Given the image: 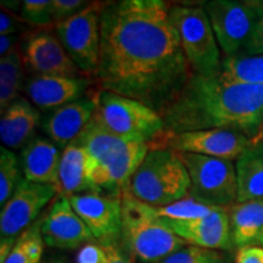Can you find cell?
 Here are the masks:
<instances>
[{"mask_svg":"<svg viewBox=\"0 0 263 263\" xmlns=\"http://www.w3.org/2000/svg\"><path fill=\"white\" fill-rule=\"evenodd\" d=\"M171 5L161 0H121L100 15V52L95 82L110 91L161 112L194 74Z\"/></svg>","mask_w":263,"mask_h":263,"instance_id":"cell-1","label":"cell"},{"mask_svg":"<svg viewBox=\"0 0 263 263\" xmlns=\"http://www.w3.org/2000/svg\"><path fill=\"white\" fill-rule=\"evenodd\" d=\"M168 134L233 129L255 140L263 126V85L240 84L219 73H194L161 112Z\"/></svg>","mask_w":263,"mask_h":263,"instance_id":"cell-2","label":"cell"},{"mask_svg":"<svg viewBox=\"0 0 263 263\" xmlns=\"http://www.w3.org/2000/svg\"><path fill=\"white\" fill-rule=\"evenodd\" d=\"M122 239L129 251L145 263H159L186 244L156 211L129 193H122Z\"/></svg>","mask_w":263,"mask_h":263,"instance_id":"cell-3","label":"cell"},{"mask_svg":"<svg viewBox=\"0 0 263 263\" xmlns=\"http://www.w3.org/2000/svg\"><path fill=\"white\" fill-rule=\"evenodd\" d=\"M190 178L179 154L151 149L128 183L126 192L154 207L171 205L189 196Z\"/></svg>","mask_w":263,"mask_h":263,"instance_id":"cell-4","label":"cell"},{"mask_svg":"<svg viewBox=\"0 0 263 263\" xmlns=\"http://www.w3.org/2000/svg\"><path fill=\"white\" fill-rule=\"evenodd\" d=\"M97 110L93 118L111 133L132 140L144 141L151 149H167L163 118L140 101L110 91L94 93Z\"/></svg>","mask_w":263,"mask_h":263,"instance_id":"cell-5","label":"cell"},{"mask_svg":"<svg viewBox=\"0 0 263 263\" xmlns=\"http://www.w3.org/2000/svg\"><path fill=\"white\" fill-rule=\"evenodd\" d=\"M170 17L194 73H219L223 59L221 49L203 6L171 5Z\"/></svg>","mask_w":263,"mask_h":263,"instance_id":"cell-6","label":"cell"},{"mask_svg":"<svg viewBox=\"0 0 263 263\" xmlns=\"http://www.w3.org/2000/svg\"><path fill=\"white\" fill-rule=\"evenodd\" d=\"M190 178L189 196L205 205L229 210L236 203L238 184L233 161L178 153Z\"/></svg>","mask_w":263,"mask_h":263,"instance_id":"cell-7","label":"cell"},{"mask_svg":"<svg viewBox=\"0 0 263 263\" xmlns=\"http://www.w3.org/2000/svg\"><path fill=\"white\" fill-rule=\"evenodd\" d=\"M202 6L224 57L241 54L263 16L259 3L211 0Z\"/></svg>","mask_w":263,"mask_h":263,"instance_id":"cell-8","label":"cell"},{"mask_svg":"<svg viewBox=\"0 0 263 263\" xmlns=\"http://www.w3.org/2000/svg\"><path fill=\"white\" fill-rule=\"evenodd\" d=\"M106 3L94 2L72 17L55 25L62 47L76 66L87 76H95L100 52V15Z\"/></svg>","mask_w":263,"mask_h":263,"instance_id":"cell-9","label":"cell"},{"mask_svg":"<svg viewBox=\"0 0 263 263\" xmlns=\"http://www.w3.org/2000/svg\"><path fill=\"white\" fill-rule=\"evenodd\" d=\"M54 185L22 180L0 213V242L15 245L18 236L33 224L42 210L57 195Z\"/></svg>","mask_w":263,"mask_h":263,"instance_id":"cell-10","label":"cell"},{"mask_svg":"<svg viewBox=\"0 0 263 263\" xmlns=\"http://www.w3.org/2000/svg\"><path fill=\"white\" fill-rule=\"evenodd\" d=\"M67 197L100 244H114L122 238V195L94 192Z\"/></svg>","mask_w":263,"mask_h":263,"instance_id":"cell-11","label":"cell"},{"mask_svg":"<svg viewBox=\"0 0 263 263\" xmlns=\"http://www.w3.org/2000/svg\"><path fill=\"white\" fill-rule=\"evenodd\" d=\"M251 139L233 129H202L168 134L166 145L176 153H188L228 161L238 160Z\"/></svg>","mask_w":263,"mask_h":263,"instance_id":"cell-12","label":"cell"},{"mask_svg":"<svg viewBox=\"0 0 263 263\" xmlns=\"http://www.w3.org/2000/svg\"><path fill=\"white\" fill-rule=\"evenodd\" d=\"M24 64L37 76L82 77L57 34L48 29H39L28 34L22 43Z\"/></svg>","mask_w":263,"mask_h":263,"instance_id":"cell-13","label":"cell"},{"mask_svg":"<svg viewBox=\"0 0 263 263\" xmlns=\"http://www.w3.org/2000/svg\"><path fill=\"white\" fill-rule=\"evenodd\" d=\"M149 151L147 143L128 141L95 164L91 171V182L100 190H106L107 194L122 195Z\"/></svg>","mask_w":263,"mask_h":263,"instance_id":"cell-14","label":"cell"},{"mask_svg":"<svg viewBox=\"0 0 263 263\" xmlns=\"http://www.w3.org/2000/svg\"><path fill=\"white\" fill-rule=\"evenodd\" d=\"M42 236L50 248L74 250L94 240L93 234L72 207L67 196L60 195L42 218Z\"/></svg>","mask_w":263,"mask_h":263,"instance_id":"cell-15","label":"cell"},{"mask_svg":"<svg viewBox=\"0 0 263 263\" xmlns=\"http://www.w3.org/2000/svg\"><path fill=\"white\" fill-rule=\"evenodd\" d=\"M91 81L87 77L32 76L24 89L29 101L41 110H55L84 98Z\"/></svg>","mask_w":263,"mask_h":263,"instance_id":"cell-16","label":"cell"},{"mask_svg":"<svg viewBox=\"0 0 263 263\" xmlns=\"http://www.w3.org/2000/svg\"><path fill=\"white\" fill-rule=\"evenodd\" d=\"M228 211L224 209L217 210L212 215L188 222L163 221L188 245L210 250H230L234 244Z\"/></svg>","mask_w":263,"mask_h":263,"instance_id":"cell-17","label":"cell"},{"mask_svg":"<svg viewBox=\"0 0 263 263\" xmlns=\"http://www.w3.org/2000/svg\"><path fill=\"white\" fill-rule=\"evenodd\" d=\"M95 110L97 101L93 94L51 110L42 118L41 127L48 139L64 151L90 122Z\"/></svg>","mask_w":263,"mask_h":263,"instance_id":"cell-18","label":"cell"},{"mask_svg":"<svg viewBox=\"0 0 263 263\" xmlns=\"http://www.w3.org/2000/svg\"><path fill=\"white\" fill-rule=\"evenodd\" d=\"M61 150L48 138L37 137L20 153V164L25 179L38 184L54 185L59 190Z\"/></svg>","mask_w":263,"mask_h":263,"instance_id":"cell-19","label":"cell"},{"mask_svg":"<svg viewBox=\"0 0 263 263\" xmlns=\"http://www.w3.org/2000/svg\"><path fill=\"white\" fill-rule=\"evenodd\" d=\"M42 123V115L31 101L18 98L0 118V139L10 150L24 149L34 139L35 129Z\"/></svg>","mask_w":263,"mask_h":263,"instance_id":"cell-20","label":"cell"},{"mask_svg":"<svg viewBox=\"0 0 263 263\" xmlns=\"http://www.w3.org/2000/svg\"><path fill=\"white\" fill-rule=\"evenodd\" d=\"M93 162L83 147L70 143L62 151L59 171V194L64 196L101 192L91 182Z\"/></svg>","mask_w":263,"mask_h":263,"instance_id":"cell-21","label":"cell"},{"mask_svg":"<svg viewBox=\"0 0 263 263\" xmlns=\"http://www.w3.org/2000/svg\"><path fill=\"white\" fill-rule=\"evenodd\" d=\"M233 244L238 249L261 246L263 240V199L235 203L229 209Z\"/></svg>","mask_w":263,"mask_h":263,"instance_id":"cell-22","label":"cell"},{"mask_svg":"<svg viewBox=\"0 0 263 263\" xmlns=\"http://www.w3.org/2000/svg\"><path fill=\"white\" fill-rule=\"evenodd\" d=\"M236 203L263 199V141L252 140L235 163Z\"/></svg>","mask_w":263,"mask_h":263,"instance_id":"cell-23","label":"cell"},{"mask_svg":"<svg viewBox=\"0 0 263 263\" xmlns=\"http://www.w3.org/2000/svg\"><path fill=\"white\" fill-rule=\"evenodd\" d=\"M128 141H138L132 140L128 138L120 137L117 134L111 133L106 128L98 123L97 121L91 117L90 122L84 127L81 132L80 136L71 143L77 144L78 146L83 147L89 155L91 162H93V168L95 164L105 159L108 154L118 149L120 146L124 145Z\"/></svg>","mask_w":263,"mask_h":263,"instance_id":"cell-24","label":"cell"},{"mask_svg":"<svg viewBox=\"0 0 263 263\" xmlns=\"http://www.w3.org/2000/svg\"><path fill=\"white\" fill-rule=\"evenodd\" d=\"M24 58L18 48L0 59V111L4 112L20 98L24 81Z\"/></svg>","mask_w":263,"mask_h":263,"instance_id":"cell-25","label":"cell"},{"mask_svg":"<svg viewBox=\"0 0 263 263\" xmlns=\"http://www.w3.org/2000/svg\"><path fill=\"white\" fill-rule=\"evenodd\" d=\"M221 74L240 84L263 85V55L236 54L222 59Z\"/></svg>","mask_w":263,"mask_h":263,"instance_id":"cell-26","label":"cell"},{"mask_svg":"<svg viewBox=\"0 0 263 263\" xmlns=\"http://www.w3.org/2000/svg\"><path fill=\"white\" fill-rule=\"evenodd\" d=\"M42 219H37L16 240L14 248L3 263H39L44 240L42 236Z\"/></svg>","mask_w":263,"mask_h":263,"instance_id":"cell-27","label":"cell"},{"mask_svg":"<svg viewBox=\"0 0 263 263\" xmlns=\"http://www.w3.org/2000/svg\"><path fill=\"white\" fill-rule=\"evenodd\" d=\"M25 179L20 159L14 151L2 146L0 149V205L4 206Z\"/></svg>","mask_w":263,"mask_h":263,"instance_id":"cell-28","label":"cell"},{"mask_svg":"<svg viewBox=\"0 0 263 263\" xmlns=\"http://www.w3.org/2000/svg\"><path fill=\"white\" fill-rule=\"evenodd\" d=\"M217 210L221 209L196 201L192 196H186L185 199L171 203V205L156 207V211L161 218L180 222H188L194 221V219L203 218V217L212 215Z\"/></svg>","mask_w":263,"mask_h":263,"instance_id":"cell-29","label":"cell"},{"mask_svg":"<svg viewBox=\"0 0 263 263\" xmlns=\"http://www.w3.org/2000/svg\"><path fill=\"white\" fill-rule=\"evenodd\" d=\"M159 263H228V258L217 250L185 245Z\"/></svg>","mask_w":263,"mask_h":263,"instance_id":"cell-30","label":"cell"},{"mask_svg":"<svg viewBox=\"0 0 263 263\" xmlns=\"http://www.w3.org/2000/svg\"><path fill=\"white\" fill-rule=\"evenodd\" d=\"M20 17L27 25L47 27L52 24L51 0H25L20 5Z\"/></svg>","mask_w":263,"mask_h":263,"instance_id":"cell-31","label":"cell"},{"mask_svg":"<svg viewBox=\"0 0 263 263\" xmlns=\"http://www.w3.org/2000/svg\"><path fill=\"white\" fill-rule=\"evenodd\" d=\"M84 6H87V3L82 0H51L52 24L57 25L59 22L72 17L77 12H80Z\"/></svg>","mask_w":263,"mask_h":263,"instance_id":"cell-32","label":"cell"},{"mask_svg":"<svg viewBox=\"0 0 263 263\" xmlns=\"http://www.w3.org/2000/svg\"><path fill=\"white\" fill-rule=\"evenodd\" d=\"M77 263H110L107 245L94 242L84 245L78 252Z\"/></svg>","mask_w":263,"mask_h":263,"instance_id":"cell-33","label":"cell"},{"mask_svg":"<svg viewBox=\"0 0 263 263\" xmlns=\"http://www.w3.org/2000/svg\"><path fill=\"white\" fill-rule=\"evenodd\" d=\"M26 22L21 17H17L12 12L2 8L0 12V35L18 34L26 28Z\"/></svg>","mask_w":263,"mask_h":263,"instance_id":"cell-34","label":"cell"},{"mask_svg":"<svg viewBox=\"0 0 263 263\" xmlns=\"http://www.w3.org/2000/svg\"><path fill=\"white\" fill-rule=\"evenodd\" d=\"M242 54L248 55H263V16L256 26L251 38L246 45Z\"/></svg>","mask_w":263,"mask_h":263,"instance_id":"cell-35","label":"cell"},{"mask_svg":"<svg viewBox=\"0 0 263 263\" xmlns=\"http://www.w3.org/2000/svg\"><path fill=\"white\" fill-rule=\"evenodd\" d=\"M236 263H263L262 246H246L238 250L235 256Z\"/></svg>","mask_w":263,"mask_h":263,"instance_id":"cell-36","label":"cell"},{"mask_svg":"<svg viewBox=\"0 0 263 263\" xmlns=\"http://www.w3.org/2000/svg\"><path fill=\"white\" fill-rule=\"evenodd\" d=\"M108 254H110V263H134V256L126 245L122 246L118 242L108 244Z\"/></svg>","mask_w":263,"mask_h":263,"instance_id":"cell-37","label":"cell"},{"mask_svg":"<svg viewBox=\"0 0 263 263\" xmlns=\"http://www.w3.org/2000/svg\"><path fill=\"white\" fill-rule=\"evenodd\" d=\"M20 41V34H9L0 35V58H4L10 51L17 48V43Z\"/></svg>","mask_w":263,"mask_h":263,"instance_id":"cell-38","label":"cell"},{"mask_svg":"<svg viewBox=\"0 0 263 263\" xmlns=\"http://www.w3.org/2000/svg\"><path fill=\"white\" fill-rule=\"evenodd\" d=\"M255 140H262L263 141V126H262V129H261V133H259V136L256 138Z\"/></svg>","mask_w":263,"mask_h":263,"instance_id":"cell-39","label":"cell"},{"mask_svg":"<svg viewBox=\"0 0 263 263\" xmlns=\"http://www.w3.org/2000/svg\"><path fill=\"white\" fill-rule=\"evenodd\" d=\"M49 263H65V262H62V261H52V262H49Z\"/></svg>","mask_w":263,"mask_h":263,"instance_id":"cell-40","label":"cell"},{"mask_svg":"<svg viewBox=\"0 0 263 263\" xmlns=\"http://www.w3.org/2000/svg\"><path fill=\"white\" fill-rule=\"evenodd\" d=\"M259 3V6H261L262 10H263V2H258Z\"/></svg>","mask_w":263,"mask_h":263,"instance_id":"cell-41","label":"cell"},{"mask_svg":"<svg viewBox=\"0 0 263 263\" xmlns=\"http://www.w3.org/2000/svg\"><path fill=\"white\" fill-rule=\"evenodd\" d=\"M261 246H262V248H263V240H262V245H261Z\"/></svg>","mask_w":263,"mask_h":263,"instance_id":"cell-42","label":"cell"}]
</instances>
